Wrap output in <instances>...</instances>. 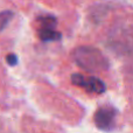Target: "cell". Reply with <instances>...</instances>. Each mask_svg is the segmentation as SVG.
Wrapping results in <instances>:
<instances>
[{
    "label": "cell",
    "mask_w": 133,
    "mask_h": 133,
    "mask_svg": "<svg viewBox=\"0 0 133 133\" xmlns=\"http://www.w3.org/2000/svg\"><path fill=\"white\" fill-rule=\"evenodd\" d=\"M12 18H13V12L12 11H2L0 12V32L5 29L11 22Z\"/></svg>",
    "instance_id": "6"
},
{
    "label": "cell",
    "mask_w": 133,
    "mask_h": 133,
    "mask_svg": "<svg viewBox=\"0 0 133 133\" xmlns=\"http://www.w3.org/2000/svg\"><path fill=\"white\" fill-rule=\"evenodd\" d=\"M6 62H7V64H8V65H11V66H15V65L19 63L18 56H16L15 54H13V53L8 54V55L6 56Z\"/></svg>",
    "instance_id": "7"
},
{
    "label": "cell",
    "mask_w": 133,
    "mask_h": 133,
    "mask_svg": "<svg viewBox=\"0 0 133 133\" xmlns=\"http://www.w3.org/2000/svg\"><path fill=\"white\" fill-rule=\"evenodd\" d=\"M37 22L40 25V28H48V29H55L57 26V20L55 16L46 14V15H41L37 18Z\"/></svg>",
    "instance_id": "5"
},
{
    "label": "cell",
    "mask_w": 133,
    "mask_h": 133,
    "mask_svg": "<svg viewBox=\"0 0 133 133\" xmlns=\"http://www.w3.org/2000/svg\"><path fill=\"white\" fill-rule=\"evenodd\" d=\"M72 58L79 68L90 72L104 71L110 66L108 57L99 49L94 47H77L72 53Z\"/></svg>",
    "instance_id": "1"
},
{
    "label": "cell",
    "mask_w": 133,
    "mask_h": 133,
    "mask_svg": "<svg viewBox=\"0 0 133 133\" xmlns=\"http://www.w3.org/2000/svg\"><path fill=\"white\" fill-rule=\"evenodd\" d=\"M116 116H117V111L115 108L109 105L102 106L94 115L95 125L97 126V129L102 131H111L115 127Z\"/></svg>",
    "instance_id": "3"
},
{
    "label": "cell",
    "mask_w": 133,
    "mask_h": 133,
    "mask_svg": "<svg viewBox=\"0 0 133 133\" xmlns=\"http://www.w3.org/2000/svg\"><path fill=\"white\" fill-rule=\"evenodd\" d=\"M37 35H39L40 40L43 42L60 41L62 39V34L60 32H56L54 29H48V28H40Z\"/></svg>",
    "instance_id": "4"
},
{
    "label": "cell",
    "mask_w": 133,
    "mask_h": 133,
    "mask_svg": "<svg viewBox=\"0 0 133 133\" xmlns=\"http://www.w3.org/2000/svg\"><path fill=\"white\" fill-rule=\"evenodd\" d=\"M71 83L78 88L84 89L89 94L102 95L106 91V85L102 79L94 76H84L81 74L71 75Z\"/></svg>",
    "instance_id": "2"
}]
</instances>
